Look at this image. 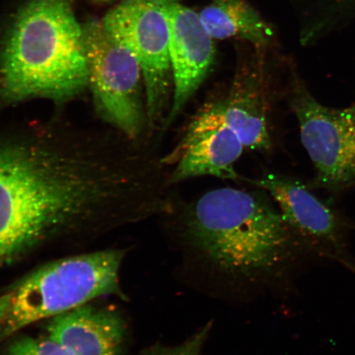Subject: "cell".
<instances>
[{
    "mask_svg": "<svg viewBox=\"0 0 355 355\" xmlns=\"http://www.w3.org/2000/svg\"><path fill=\"white\" fill-rule=\"evenodd\" d=\"M123 171L112 150L55 131L0 141V266L117 202Z\"/></svg>",
    "mask_w": 355,
    "mask_h": 355,
    "instance_id": "obj_1",
    "label": "cell"
},
{
    "mask_svg": "<svg viewBox=\"0 0 355 355\" xmlns=\"http://www.w3.org/2000/svg\"><path fill=\"white\" fill-rule=\"evenodd\" d=\"M183 236L218 272L248 282L277 277L304 250L279 211L232 188L204 194L186 217Z\"/></svg>",
    "mask_w": 355,
    "mask_h": 355,
    "instance_id": "obj_2",
    "label": "cell"
},
{
    "mask_svg": "<svg viewBox=\"0 0 355 355\" xmlns=\"http://www.w3.org/2000/svg\"><path fill=\"white\" fill-rule=\"evenodd\" d=\"M89 86L84 29L70 0H28L0 50V99H72Z\"/></svg>",
    "mask_w": 355,
    "mask_h": 355,
    "instance_id": "obj_3",
    "label": "cell"
},
{
    "mask_svg": "<svg viewBox=\"0 0 355 355\" xmlns=\"http://www.w3.org/2000/svg\"><path fill=\"white\" fill-rule=\"evenodd\" d=\"M123 259L121 251L104 250L66 257L35 270L12 290L10 307L0 327V343L31 324L102 296L121 295Z\"/></svg>",
    "mask_w": 355,
    "mask_h": 355,
    "instance_id": "obj_4",
    "label": "cell"
},
{
    "mask_svg": "<svg viewBox=\"0 0 355 355\" xmlns=\"http://www.w3.org/2000/svg\"><path fill=\"white\" fill-rule=\"evenodd\" d=\"M288 99L314 168L312 188L339 193L354 187L355 101L344 108L328 107L296 75L288 87Z\"/></svg>",
    "mask_w": 355,
    "mask_h": 355,
    "instance_id": "obj_5",
    "label": "cell"
},
{
    "mask_svg": "<svg viewBox=\"0 0 355 355\" xmlns=\"http://www.w3.org/2000/svg\"><path fill=\"white\" fill-rule=\"evenodd\" d=\"M176 1L180 0H123L102 21L139 62L150 127L162 121L168 102L171 66L167 11Z\"/></svg>",
    "mask_w": 355,
    "mask_h": 355,
    "instance_id": "obj_6",
    "label": "cell"
},
{
    "mask_svg": "<svg viewBox=\"0 0 355 355\" xmlns=\"http://www.w3.org/2000/svg\"><path fill=\"white\" fill-rule=\"evenodd\" d=\"M83 29L89 86L96 105L109 122L135 139L144 124L139 62L130 49L107 32L102 21H92Z\"/></svg>",
    "mask_w": 355,
    "mask_h": 355,
    "instance_id": "obj_7",
    "label": "cell"
},
{
    "mask_svg": "<svg viewBox=\"0 0 355 355\" xmlns=\"http://www.w3.org/2000/svg\"><path fill=\"white\" fill-rule=\"evenodd\" d=\"M247 181L268 191L304 250L338 261L355 273V263L347 248V236L354 225L319 198L309 186L272 174Z\"/></svg>",
    "mask_w": 355,
    "mask_h": 355,
    "instance_id": "obj_8",
    "label": "cell"
},
{
    "mask_svg": "<svg viewBox=\"0 0 355 355\" xmlns=\"http://www.w3.org/2000/svg\"><path fill=\"white\" fill-rule=\"evenodd\" d=\"M243 148L237 133L225 121L223 103L215 102L200 111L183 139L163 162L175 165L172 184L203 175L237 180L234 165Z\"/></svg>",
    "mask_w": 355,
    "mask_h": 355,
    "instance_id": "obj_9",
    "label": "cell"
},
{
    "mask_svg": "<svg viewBox=\"0 0 355 355\" xmlns=\"http://www.w3.org/2000/svg\"><path fill=\"white\" fill-rule=\"evenodd\" d=\"M170 26V60L174 96L164 127H168L206 78L215 60L211 35L203 26L199 13L172 3L167 11Z\"/></svg>",
    "mask_w": 355,
    "mask_h": 355,
    "instance_id": "obj_10",
    "label": "cell"
},
{
    "mask_svg": "<svg viewBox=\"0 0 355 355\" xmlns=\"http://www.w3.org/2000/svg\"><path fill=\"white\" fill-rule=\"evenodd\" d=\"M125 331L117 313L88 304L51 318L46 327L47 336L70 355H119Z\"/></svg>",
    "mask_w": 355,
    "mask_h": 355,
    "instance_id": "obj_11",
    "label": "cell"
},
{
    "mask_svg": "<svg viewBox=\"0 0 355 355\" xmlns=\"http://www.w3.org/2000/svg\"><path fill=\"white\" fill-rule=\"evenodd\" d=\"M226 122L237 133L244 148L268 150V90L263 73L257 67L239 70L227 99L222 101Z\"/></svg>",
    "mask_w": 355,
    "mask_h": 355,
    "instance_id": "obj_12",
    "label": "cell"
},
{
    "mask_svg": "<svg viewBox=\"0 0 355 355\" xmlns=\"http://www.w3.org/2000/svg\"><path fill=\"white\" fill-rule=\"evenodd\" d=\"M213 39L241 38L263 46L272 31L246 0H213L199 13Z\"/></svg>",
    "mask_w": 355,
    "mask_h": 355,
    "instance_id": "obj_13",
    "label": "cell"
},
{
    "mask_svg": "<svg viewBox=\"0 0 355 355\" xmlns=\"http://www.w3.org/2000/svg\"><path fill=\"white\" fill-rule=\"evenodd\" d=\"M3 355H70L51 337H17L8 345Z\"/></svg>",
    "mask_w": 355,
    "mask_h": 355,
    "instance_id": "obj_14",
    "label": "cell"
},
{
    "mask_svg": "<svg viewBox=\"0 0 355 355\" xmlns=\"http://www.w3.org/2000/svg\"><path fill=\"white\" fill-rule=\"evenodd\" d=\"M211 331V323H208L181 344L172 346L157 345L146 350L144 355H202L204 345Z\"/></svg>",
    "mask_w": 355,
    "mask_h": 355,
    "instance_id": "obj_15",
    "label": "cell"
},
{
    "mask_svg": "<svg viewBox=\"0 0 355 355\" xmlns=\"http://www.w3.org/2000/svg\"><path fill=\"white\" fill-rule=\"evenodd\" d=\"M12 297V291L6 292L0 295V327L6 319L8 309H10Z\"/></svg>",
    "mask_w": 355,
    "mask_h": 355,
    "instance_id": "obj_16",
    "label": "cell"
},
{
    "mask_svg": "<svg viewBox=\"0 0 355 355\" xmlns=\"http://www.w3.org/2000/svg\"><path fill=\"white\" fill-rule=\"evenodd\" d=\"M97 1H108V0H97Z\"/></svg>",
    "mask_w": 355,
    "mask_h": 355,
    "instance_id": "obj_17",
    "label": "cell"
}]
</instances>
